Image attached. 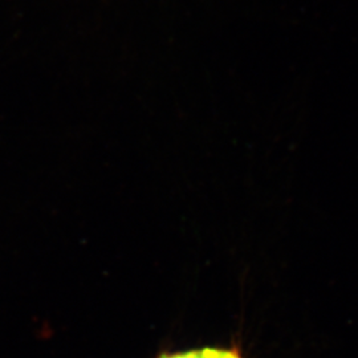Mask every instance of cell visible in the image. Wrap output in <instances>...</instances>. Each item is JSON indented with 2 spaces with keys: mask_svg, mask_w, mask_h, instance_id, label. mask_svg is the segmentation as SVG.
<instances>
[{
  "mask_svg": "<svg viewBox=\"0 0 358 358\" xmlns=\"http://www.w3.org/2000/svg\"><path fill=\"white\" fill-rule=\"evenodd\" d=\"M159 358H242L236 349H217L205 348L199 350H192L177 355H162Z\"/></svg>",
  "mask_w": 358,
  "mask_h": 358,
  "instance_id": "obj_1",
  "label": "cell"
}]
</instances>
